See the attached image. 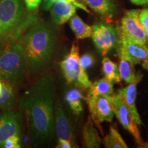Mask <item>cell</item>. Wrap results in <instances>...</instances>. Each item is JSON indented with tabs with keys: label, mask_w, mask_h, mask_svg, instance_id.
<instances>
[{
	"label": "cell",
	"mask_w": 148,
	"mask_h": 148,
	"mask_svg": "<svg viewBox=\"0 0 148 148\" xmlns=\"http://www.w3.org/2000/svg\"><path fill=\"white\" fill-rule=\"evenodd\" d=\"M54 79L48 73L37 78L19 100L34 145H44L54 136Z\"/></svg>",
	"instance_id": "obj_1"
},
{
	"label": "cell",
	"mask_w": 148,
	"mask_h": 148,
	"mask_svg": "<svg viewBox=\"0 0 148 148\" xmlns=\"http://www.w3.org/2000/svg\"><path fill=\"white\" fill-rule=\"evenodd\" d=\"M24 49L28 75L34 76L45 69L55 51L56 36L50 25L38 21L19 38Z\"/></svg>",
	"instance_id": "obj_2"
},
{
	"label": "cell",
	"mask_w": 148,
	"mask_h": 148,
	"mask_svg": "<svg viewBox=\"0 0 148 148\" xmlns=\"http://www.w3.org/2000/svg\"><path fill=\"white\" fill-rule=\"evenodd\" d=\"M38 21L35 12L27 11L24 0H0V45L19 39Z\"/></svg>",
	"instance_id": "obj_3"
},
{
	"label": "cell",
	"mask_w": 148,
	"mask_h": 148,
	"mask_svg": "<svg viewBox=\"0 0 148 148\" xmlns=\"http://www.w3.org/2000/svg\"><path fill=\"white\" fill-rule=\"evenodd\" d=\"M28 77L24 49L19 39L9 40L0 45V79L16 90L19 89Z\"/></svg>",
	"instance_id": "obj_4"
},
{
	"label": "cell",
	"mask_w": 148,
	"mask_h": 148,
	"mask_svg": "<svg viewBox=\"0 0 148 148\" xmlns=\"http://www.w3.org/2000/svg\"><path fill=\"white\" fill-rule=\"evenodd\" d=\"M60 66L68 84L82 90H87L91 86L92 82L79 62V45L77 41L73 42L69 52L60 62Z\"/></svg>",
	"instance_id": "obj_5"
},
{
	"label": "cell",
	"mask_w": 148,
	"mask_h": 148,
	"mask_svg": "<svg viewBox=\"0 0 148 148\" xmlns=\"http://www.w3.org/2000/svg\"><path fill=\"white\" fill-rule=\"evenodd\" d=\"M91 38L96 48L104 56L115 49L119 40L118 26L106 21H99L92 26Z\"/></svg>",
	"instance_id": "obj_6"
},
{
	"label": "cell",
	"mask_w": 148,
	"mask_h": 148,
	"mask_svg": "<svg viewBox=\"0 0 148 148\" xmlns=\"http://www.w3.org/2000/svg\"><path fill=\"white\" fill-rule=\"evenodd\" d=\"M114 95H98L85 98L88 104L90 116L101 133H103L101 123L103 121L111 122L114 118Z\"/></svg>",
	"instance_id": "obj_7"
},
{
	"label": "cell",
	"mask_w": 148,
	"mask_h": 148,
	"mask_svg": "<svg viewBox=\"0 0 148 148\" xmlns=\"http://www.w3.org/2000/svg\"><path fill=\"white\" fill-rule=\"evenodd\" d=\"M113 112L119 123L132 135L137 145H139V147H145V143L140 136L138 124L119 91L114 95Z\"/></svg>",
	"instance_id": "obj_8"
},
{
	"label": "cell",
	"mask_w": 148,
	"mask_h": 148,
	"mask_svg": "<svg viewBox=\"0 0 148 148\" xmlns=\"http://www.w3.org/2000/svg\"><path fill=\"white\" fill-rule=\"evenodd\" d=\"M140 10V9H133L125 11L118 28L120 33L129 39L147 44L148 36L139 20Z\"/></svg>",
	"instance_id": "obj_9"
},
{
	"label": "cell",
	"mask_w": 148,
	"mask_h": 148,
	"mask_svg": "<svg viewBox=\"0 0 148 148\" xmlns=\"http://www.w3.org/2000/svg\"><path fill=\"white\" fill-rule=\"evenodd\" d=\"M21 114L13 108L3 110L0 113V147L12 136H21Z\"/></svg>",
	"instance_id": "obj_10"
},
{
	"label": "cell",
	"mask_w": 148,
	"mask_h": 148,
	"mask_svg": "<svg viewBox=\"0 0 148 148\" xmlns=\"http://www.w3.org/2000/svg\"><path fill=\"white\" fill-rule=\"evenodd\" d=\"M54 129L58 142L69 140L73 147H77L71 122L59 101L54 106Z\"/></svg>",
	"instance_id": "obj_11"
},
{
	"label": "cell",
	"mask_w": 148,
	"mask_h": 148,
	"mask_svg": "<svg viewBox=\"0 0 148 148\" xmlns=\"http://www.w3.org/2000/svg\"><path fill=\"white\" fill-rule=\"evenodd\" d=\"M119 29V28H118ZM119 45L134 64H140L143 67L148 65V45L129 39L120 33Z\"/></svg>",
	"instance_id": "obj_12"
},
{
	"label": "cell",
	"mask_w": 148,
	"mask_h": 148,
	"mask_svg": "<svg viewBox=\"0 0 148 148\" xmlns=\"http://www.w3.org/2000/svg\"><path fill=\"white\" fill-rule=\"evenodd\" d=\"M143 78V74L140 71H138L135 74V76L128 85L124 88H120L118 90L121 94L124 101L128 106L130 110L132 112L135 121L138 125L142 124V121L140 119V115L136 108V88L137 85Z\"/></svg>",
	"instance_id": "obj_13"
},
{
	"label": "cell",
	"mask_w": 148,
	"mask_h": 148,
	"mask_svg": "<svg viewBox=\"0 0 148 148\" xmlns=\"http://www.w3.org/2000/svg\"><path fill=\"white\" fill-rule=\"evenodd\" d=\"M77 7L68 0H58L50 8L51 21L55 25L65 23L75 14Z\"/></svg>",
	"instance_id": "obj_14"
},
{
	"label": "cell",
	"mask_w": 148,
	"mask_h": 148,
	"mask_svg": "<svg viewBox=\"0 0 148 148\" xmlns=\"http://www.w3.org/2000/svg\"><path fill=\"white\" fill-rule=\"evenodd\" d=\"M96 13L106 18H112L117 12L114 0H77Z\"/></svg>",
	"instance_id": "obj_15"
},
{
	"label": "cell",
	"mask_w": 148,
	"mask_h": 148,
	"mask_svg": "<svg viewBox=\"0 0 148 148\" xmlns=\"http://www.w3.org/2000/svg\"><path fill=\"white\" fill-rule=\"evenodd\" d=\"M119 58V72L121 80L128 84L132 80L135 76L134 64L125 54L121 46L117 44L115 48Z\"/></svg>",
	"instance_id": "obj_16"
},
{
	"label": "cell",
	"mask_w": 148,
	"mask_h": 148,
	"mask_svg": "<svg viewBox=\"0 0 148 148\" xmlns=\"http://www.w3.org/2000/svg\"><path fill=\"white\" fill-rule=\"evenodd\" d=\"M16 101V90L8 82L0 79V110L14 108Z\"/></svg>",
	"instance_id": "obj_17"
},
{
	"label": "cell",
	"mask_w": 148,
	"mask_h": 148,
	"mask_svg": "<svg viewBox=\"0 0 148 148\" xmlns=\"http://www.w3.org/2000/svg\"><path fill=\"white\" fill-rule=\"evenodd\" d=\"M82 141L85 147L99 148L101 146V139L90 116L83 127Z\"/></svg>",
	"instance_id": "obj_18"
},
{
	"label": "cell",
	"mask_w": 148,
	"mask_h": 148,
	"mask_svg": "<svg viewBox=\"0 0 148 148\" xmlns=\"http://www.w3.org/2000/svg\"><path fill=\"white\" fill-rule=\"evenodd\" d=\"M98 95H114V82L103 77L92 83L91 86L88 88L86 97Z\"/></svg>",
	"instance_id": "obj_19"
},
{
	"label": "cell",
	"mask_w": 148,
	"mask_h": 148,
	"mask_svg": "<svg viewBox=\"0 0 148 148\" xmlns=\"http://www.w3.org/2000/svg\"><path fill=\"white\" fill-rule=\"evenodd\" d=\"M69 25L75 34L76 39H84L91 37L92 26L83 21L77 14H75L70 18Z\"/></svg>",
	"instance_id": "obj_20"
},
{
	"label": "cell",
	"mask_w": 148,
	"mask_h": 148,
	"mask_svg": "<svg viewBox=\"0 0 148 148\" xmlns=\"http://www.w3.org/2000/svg\"><path fill=\"white\" fill-rule=\"evenodd\" d=\"M65 100L75 115L79 116L83 110L82 100L85 99L82 90L78 88H73L68 90L65 94Z\"/></svg>",
	"instance_id": "obj_21"
},
{
	"label": "cell",
	"mask_w": 148,
	"mask_h": 148,
	"mask_svg": "<svg viewBox=\"0 0 148 148\" xmlns=\"http://www.w3.org/2000/svg\"><path fill=\"white\" fill-rule=\"evenodd\" d=\"M106 148H127V145L123 139L119 131L114 125H110L109 133L103 140Z\"/></svg>",
	"instance_id": "obj_22"
},
{
	"label": "cell",
	"mask_w": 148,
	"mask_h": 148,
	"mask_svg": "<svg viewBox=\"0 0 148 148\" xmlns=\"http://www.w3.org/2000/svg\"><path fill=\"white\" fill-rule=\"evenodd\" d=\"M102 73L103 76L114 83H119L120 77L119 68L115 62L110 60L108 57H104L102 62Z\"/></svg>",
	"instance_id": "obj_23"
},
{
	"label": "cell",
	"mask_w": 148,
	"mask_h": 148,
	"mask_svg": "<svg viewBox=\"0 0 148 148\" xmlns=\"http://www.w3.org/2000/svg\"><path fill=\"white\" fill-rule=\"evenodd\" d=\"M57 1H58V0H42L41 1L42 9L44 10H50V8H51V6H52L53 3L56 2ZM68 1H71V2H73L78 8L82 9V10H84L85 12H86L87 13H90V10H88L87 7H86V5H84V4H82V3L79 2V1H77V0H68Z\"/></svg>",
	"instance_id": "obj_24"
},
{
	"label": "cell",
	"mask_w": 148,
	"mask_h": 148,
	"mask_svg": "<svg viewBox=\"0 0 148 148\" xmlns=\"http://www.w3.org/2000/svg\"><path fill=\"white\" fill-rule=\"evenodd\" d=\"M21 136H12L8 138L3 143V148H19L21 147Z\"/></svg>",
	"instance_id": "obj_25"
},
{
	"label": "cell",
	"mask_w": 148,
	"mask_h": 148,
	"mask_svg": "<svg viewBox=\"0 0 148 148\" xmlns=\"http://www.w3.org/2000/svg\"><path fill=\"white\" fill-rule=\"evenodd\" d=\"M79 62L85 70L88 68L91 67L92 64H94L95 60H94L93 56L90 53H85L82 56H79Z\"/></svg>",
	"instance_id": "obj_26"
},
{
	"label": "cell",
	"mask_w": 148,
	"mask_h": 148,
	"mask_svg": "<svg viewBox=\"0 0 148 148\" xmlns=\"http://www.w3.org/2000/svg\"><path fill=\"white\" fill-rule=\"evenodd\" d=\"M139 20L144 30L148 36V8H145L140 10Z\"/></svg>",
	"instance_id": "obj_27"
},
{
	"label": "cell",
	"mask_w": 148,
	"mask_h": 148,
	"mask_svg": "<svg viewBox=\"0 0 148 148\" xmlns=\"http://www.w3.org/2000/svg\"><path fill=\"white\" fill-rule=\"evenodd\" d=\"M56 147L58 148H72L73 145L69 140H63V141L58 142Z\"/></svg>",
	"instance_id": "obj_28"
},
{
	"label": "cell",
	"mask_w": 148,
	"mask_h": 148,
	"mask_svg": "<svg viewBox=\"0 0 148 148\" xmlns=\"http://www.w3.org/2000/svg\"><path fill=\"white\" fill-rule=\"evenodd\" d=\"M133 4L137 5H147L148 0H130Z\"/></svg>",
	"instance_id": "obj_29"
},
{
	"label": "cell",
	"mask_w": 148,
	"mask_h": 148,
	"mask_svg": "<svg viewBox=\"0 0 148 148\" xmlns=\"http://www.w3.org/2000/svg\"><path fill=\"white\" fill-rule=\"evenodd\" d=\"M144 69H146V70H147V71H148V65L147 66H144Z\"/></svg>",
	"instance_id": "obj_30"
},
{
	"label": "cell",
	"mask_w": 148,
	"mask_h": 148,
	"mask_svg": "<svg viewBox=\"0 0 148 148\" xmlns=\"http://www.w3.org/2000/svg\"><path fill=\"white\" fill-rule=\"evenodd\" d=\"M147 45H148V43H147Z\"/></svg>",
	"instance_id": "obj_31"
}]
</instances>
